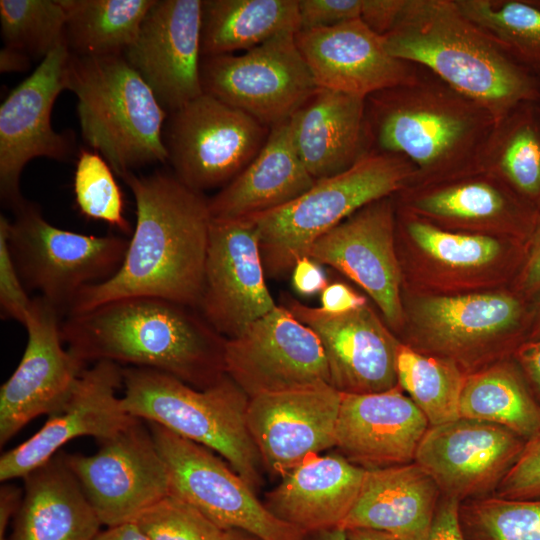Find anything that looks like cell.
<instances>
[{"label": "cell", "instance_id": "1", "mask_svg": "<svg viewBox=\"0 0 540 540\" xmlns=\"http://www.w3.org/2000/svg\"><path fill=\"white\" fill-rule=\"evenodd\" d=\"M136 201L124 260L109 279L86 286L67 316L131 297H157L198 309L212 216L209 199L175 175L121 176Z\"/></svg>", "mask_w": 540, "mask_h": 540}, {"label": "cell", "instance_id": "2", "mask_svg": "<svg viewBox=\"0 0 540 540\" xmlns=\"http://www.w3.org/2000/svg\"><path fill=\"white\" fill-rule=\"evenodd\" d=\"M63 341L77 357L157 370L204 389L225 373L226 338L195 308L157 297H131L67 316Z\"/></svg>", "mask_w": 540, "mask_h": 540}, {"label": "cell", "instance_id": "3", "mask_svg": "<svg viewBox=\"0 0 540 540\" xmlns=\"http://www.w3.org/2000/svg\"><path fill=\"white\" fill-rule=\"evenodd\" d=\"M382 37L392 56L428 67L495 124L534 96L530 78L454 1L403 0L394 25Z\"/></svg>", "mask_w": 540, "mask_h": 540}, {"label": "cell", "instance_id": "4", "mask_svg": "<svg viewBox=\"0 0 540 540\" xmlns=\"http://www.w3.org/2000/svg\"><path fill=\"white\" fill-rule=\"evenodd\" d=\"M71 53V52H70ZM67 89L77 97L84 141L118 176L168 161V113L123 54L70 55Z\"/></svg>", "mask_w": 540, "mask_h": 540}, {"label": "cell", "instance_id": "5", "mask_svg": "<svg viewBox=\"0 0 540 540\" xmlns=\"http://www.w3.org/2000/svg\"><path fill=\"white\" fill-rule=\"evenodd\" d=\"M121 402L133 417L159 424L220 455L256 491L264 464L247 424L249 397L228 376L204 389L169 374L123 367Z\"/></svg>", "mask_w": 540, "mask_h": 540}, {"label": "cell", "instance_id": "6", "mask_svg": "<svg viewBox=\"0 0 540 540\" xmlns=\"http://www.w3.org/2000/svg\"><path fill=\"white\" fill-rule=\"evenodd\" d=\"M411 174L402 156L371 152L348 170L316 181L289 204L246 218L256 226L266 276L290 272L315 240L364 206L389 197Z\"/></svg>", "mask_w": 540, "mask_h": 540}, {"label": "cell", "instance_id": "7", "mask_svg": "<svg viewBox=\"0 0 540 540\" xmlns=\"http://www.w3.org/2000/svg\"><path fill=\"white\" fill-rule=\"evenodd\" d=\"M464 96L413 90V83L366 98L372 142L382 153L408 157L423 170L442 167L474 148L490 115Z\"/></svg>", "mask_w": 540, "mask_h": 540}, {"label": "cell", "instance_id": "8", "mask_svg": "<svg viewBox=\"0 0 540 540\" xmlns=\"http://www.w3.org/2000/svg\"><path fill=\"white\" fill-rule=\"evenodd\" d=\"M129 240L115 234L86 235L47 222L26 202L8 225V246L27 290L67 314L78 293L103 282L120 268Z\"/></svg>", "mask_w": 540, "mask_h": 540}, {"label": "cell", "instance_id": "9", "mask_svg": "<svg viewBox=\"0 0 540 540\" xmlns=\"http://www.w3.org/2000/svg\"><path fill=\"white\" fill-rule=\"evenodd\" d=\"M269 132L249 114L203 93L168 115L164 143L175 177L203 193L239 175Z\"/></svg>", "mask_w": 540, "mask_h": 540}, {"label": "cell", "instance_id": "10", "mask_svg": "<svg viewBox=\"0 0 540 540\" xmlns=\"http://www.w3.org/2000/svg\"><path fill=\"white\" fill-rule=\"evenodd\" d=\"M146 423L166 465L170 494L224 530L239 529L260 540H305L306 532L273 515L212 450L159 424Z\"/></svg>", "mask_w": 540, "mask_h": 540}, {"label": "cell", "instance_id": "11", "mask_svg": "<svg viewBox=\"0 0 540 540\" xmlns=\"http://www.w3.org/2000/svg\"><path fill=\"white\" fill-rule=\"evenodd\" d=\"M278 35L242 54L202 57L203 93L271 129L290 119L319 88L297 46Z\"/></svg>", "mask_w": 540, "mask_h": 540}, {"label": "cell", "instance_id": "12", "mask_svg": "<svg viewBox=\"0 0 540 540\" xmlns=\"http://www.w3.org/2000/svg\"><path fill=\"white\" fill-rule=\"evenodd\" d=\"M65 459L106 527L133 522L170 494L166 465L143 420L100 442L96 453H65Z\"/></svg>", "mask_w": 540, "mask_h": 540}, {"label": "cell", "instance_id": "13", "mask_svg": "<svg viewBox=\"0 0 540 540\" xmlns=\"http://www.w3.org/2000/svg\"><path fill=\"white\" fill-rule=\"evenodd\" d=\"M225 373L251 398L330 384L327 360L318 336L282 305L226 339Z\"/></svg>", "mask_w": 540, "mask_h": 540}, {"label": "cell", "instance_id": "14", "mask_svg": "<svg viewBox=\"0 0 540 540\" xmlns=\"http://www.w3.org/2000/svg\"><path fill=\"white\" fill-rule=\"evenodd\" d=\"M70 51L56 47L33 73L17 85L0 106V195L14 211L27 201L20 192V176L33 158L66 160L70 139L51 124L54 102L67 89Z\"/></svg>", "mask_w": 540, "mask_h": 540}, {"label": "cell", "instance_id": "15", "mask_svg": "<svg viewBox=\"0 0 540 540\" xmlns=\"http://www.w3.org/2000/svg\"><path fill=\"white\" fill-rule=\"evenodd\" d=\"M60 315L41 296L32 299L23 356L0 388L1 446L33 419L58 411L86 369L87 363L62 345Z\"/></svg>", "mask_w": 540, "mask_h": 540}, {"label": "cell", "instance_id": "16", "mask_svg": "<svg viewBox=\"0 0 540 540\" xmlns=\"http://www.w3.org/2000/svg\"><path fill=\"white\" fill-rule=\"evenodd\" d=\"M265 277L254 223L212 219L198 309L224 338L239 336L277 307Z\"/></svg>", "mask_w": 540, "mask_h": 540}, {"label": "cell", "instance_id": "17", "mask_svg": "<svg viewBox=\"0 0 540 540\" xmlns=\"http://www.w3.org/2000/svg\"><path fill=\"white\" fill-rule=\"evenodd\" d=\"M122 371L120 364L105 360L86 368L64 405L31 437L1 455L0 481L23 479L73 439L90 436L102 442L133 424L138 418L124 409L117 395Z\"/></svg>", "mask_w": 540, "mask_h": 540}, {"label": "cell", "instance_id": "18", "mask_svg": "<svg viewBox=\"0 0 540 540\" xmlns=\"http://www.w3.org/2000/svg\"><path fill=\"white\" fill-rule=\"evenodd\" d=\"M201 0H155L123 53L168 115L203 94Z\"/></svg>", "mask_w": 540, "mask_h": 540}, {"label": "cell", "instance_id": "19", "mask_svg": "<svg viewBox=\"0 0 540 540\" xmlns=\"http://www.w3.org/2000/svg\"><path fill=\"white\" fill-rule=\"evenodd\" d=\"M341 392L326 382L249 398L247 424L264 468L284 476L335 447Z\"/></svg>", "mask_w": 540, "mask_h": 540}, {"label": "cell", "instance_id": "20", "mask_svg": "<svg viewBox=\"0 0 540 540\" xmlns=\"http://www.w3.org/2000/svg\"><path fill=\"white\" fill-rule=\"evenodd\" d=\"M388 197L374 201L320 236L305 255L362 287L393 328L403 322L401 271Z\"/></svg>", "mask_w": 540, "mask_h": 540}, {"label": "cell", "instance_id": "21", "mask_svg": "<svg viewBox=\"0 0 540 540\" xmlns=\"http://www.w3.org/2000/svg\"><path fill=\"white\" fill-rule=\"evenodd\" d=\"M525 443L503 426L460 417L429 426L414 462L435 480L445 496L461 501L496 489Z\"/></svg>", "mask_w": 540, "mask_h": 540}, {"label": "cell", "instance_id": "22", "mask_svg": "<svg viewBox=\"0 0 540 540\" xmlns=\"http://www.w3.org/2000/svg\"><path fill=\"white\" fill-rule=\"evenodd\" d=\"M281 305L318 336L330 385L336 390L368 394L398 387L396 358L400 343L368 306L329 314L289 295L283 296Z\"/></svg>", "mask_w": 540, "mask_h": 540}, {"label": "cell", "instance_id": "23", "mask_svg": "<svg viewBox=\"0 0 540 540\" xmlns=\"http://www.w3.org/2000/svg\"><path fill=\"white\" fill-rule=\"evenodd\" d=\"M297 46L319 88L366 99L413 83L407 62L392 56L384 38L360 18L295 34Z\"/></svg>", "mask_w": 540, "mask_h": 540}, {"label": "cell", "instance_id": "24", "mask_svg": "<svg viewBox=\"0 0 540 540\" xmlns=\"http://www.w3.org/2000/svg\"><path fill=\"white\" fill-rule=\"evenodd\" d=\"M429 423L399 386L379 393H341L335 447L364 469L414 462Z\"/></svg>", "mask_w": 540, "mask_h": 540}, {"label": "cell", "instance_id": "25", "mask_svg": "<svg viewBox=\"0 0 540 540\" xmlns=\"http://www.w3.org/2000/svg\"><path fill=\"white\" fill-rule=\"evenodd\" d=\"M290 126L298 156L315 181L340 174L371 153L364 98L318 88Z\"/></svg>", "mask_w": 540, "mask_h": 540}, {"label": "cell", "instance_id": "26", "mask_svg": "<svg viewBox=\"0 0 540 540\" xmlns=\"http://www.w3.org/2000/svg\"><path fill=\"white\" fill-rule=\"evenodd\" d=\"M365 473L341 454L314 455L285 474L264 505L306 533L339 527L357 500Z\"/></svg>", "mask_w": 540, "mask_h": 540}, {"label": "cell", "instance_id": "27", "mask_svg": "<svg viewBox=\"0 0 540 540\" xmlns=\"http://www.w3.org/2000/svg\"><path fill=\"white\" fill-rule=\"evenodd\" d=\"M440 492L435 480L416 462L366 469L357 500L339 528H366L399 540H424Z\"/></svg>", "mask_w": 540, "mask_h": 540}, {"label": "cell", "instance_id": "28", "mask_svg": "<svg viewBox=\"0 0 540 540\" xmlns=\"http://www.w3.org/2000/svg\"><path fill=\"white\" fill-rule=\"evenodd\" d=\"M296 151L290 119L272 127L262 149L209 199L213 220H239L278 209L315 184Z\"/></svg>", "mask_w": 540, "mask_h": 540}, {"label": "cell", "instance_id": "29", "mask_svg": "<svg viewBox=\"0 0 540 540\" xmlns=\"http://www.w3.org/2000/svg\"><path fill=\"white\" fill-rule=\"evenodd\" d=\"M23 480L22 504L7 540H93L101 531L62 450Z\"/></svg>", "mask_w": 540, "mask_h": 540}, {"label": "cell", "instance_id": "30", "mask_svg": "<svg viewBox=\"0 0 540 540\" xmlns=\"http://www.w3.org/2000/svg\"><path fill=\"white\" fill-rule=\"evenodd\" d=\"M522 315L520 300L504 293L428 297L415 308L416 322L428 340L451 352L513 329Z\"/></svg>", "mask_w": 540, "mask_h": 540}, {"label": "cell", "instance_id": "31", "mask_svg": "<svg viewBox=\"0 0 540 540\" xmlns=\"http://www.w3.org/2000/svg\"><path fill=\"white\" fill-rule=\"evenodd\" d=\"M299 30L298 0H203L201 56L247 51Z\"/></svg>", "mask_w": 540, "mask_h": 540}, {"label": "cell", "instance_id": "32", "mask_svg": "<svg viewBox=\"0 0 540 540\" xmlns=\"http://www.w3.org/2000/svg\"><path fill=\"white\" fill-rule=\"evenodd\" d=\"M460 417L503 426L528 440L540 431V403L522 371L499 363L465 377Z\"/></svg>", "mask_w": 540, "mask_h": 540}, {"label": "cell", "instance_id": "33", "mask_svg": "<svg viewBox=\"0 0 540 540\" xmlns=\"http://www.w3.org/2000/svg\"><path fill=\"white\" fill-rule=\"evenodd\" d=\"M65 43L72 54H123L136 40L155 0H60Z\"/></svg>", "mask_w": 540, "mask_h": 540}, {"label": "cell", "instance_id": "34", "mask_svg": "<svg viewBox=\"0 0 540 540\" xmlns=\"http://www.w3.org/2000/svg\"><path fill=\"white\" fill-rule=\"evenodd\" d=\"M398 386L437 426L460 418L459 405L465 377L448 359L425 356L401 344L396 358Z\"/></svg>", "mask_w": 540, "mask_h": 540}, {"label": "cell", "instance_id": "35", "mask_svg": "<svg viewBox=\"0 0 540 540\" xmlns=\"http://www.w3.org/2000/svg\"><path fill=\"white\" fill-rule=\"evenodd\" d=\"M5 46L42 60L65 44L66 12L60 0H1Z\"/></svg>", "mask_w": 540, "mask_h": 540}, {"label": "cell", "instance_id": "36", "mask_svg": "<svg viewBox=\"0 0 540 540\" xmlns=\"http://www.w3.org/2000/svg\"><path fill=\"white\" fill-rule=\"evenodd\" d=\"M460 12L496 43L540 57V8L522 1L456 0Z\"/></svg>", "mask_w": 540, "mask_h": 540}, {"label": "cell", "instance_id": "37", "mask_svg": "<svg viewBox=\"0 0 540 540\" xmlns=\"http://www.w3.org/2000/svg\"><path fill=\"white\" fill-rule=\"evenodd\" d=\"M464 519L477 540H540V499H476Z\"/></svg>", "mask_w": 540, "mask_h": 540}, {"label": "cell", "instance_id": "38", "mask_svg": "<svg viewBox=\"0 0 540 540\" xmlns=\"http://www.w3.org/2000/svg\"><path fill=\"white\" fill-rule=\"evenodd\" d=\"M75 201L87 218L106 222L124 234H132L124 216L122 192L113 170L97 152L81 149L74 176Z\"/></svg>", "mask_w": 540, "mask_h": 540}, {"label": "cell", "instance_id": "39", "mask_svg": "<svg viewBox=\"0 0 540 540\" xmlns=\"http://www.w3.org/2000/svg\"><path fill=\"white\" fill-rule=\"evenodd\" d=\"M148 540H221L225 530L197 508L168 494L133 521Z\"/></svg>", "mask_w": 540, "mask_h": 540}, {"label": "cell", "instance_id": "40", "mask_svg": "<svg viewBox=\"0 0 540 540\" xmlns=\"http://www.w3.org/2000/svg\"><path fill=\"white\" fill-rule=\"evenodd\" d=\"M407 232L428 256L454 268L487 265L501 252L500 243L490 236L452 233L420 221L409 222Z\"/></svg>", "mask_w": 540, "mask_h": 540}, {"label": "cell", "instance_id": "41", "mask_svg": "<svg viewBox=\"0 0 540 540\" xmlns=\"http://www.w3.org/2000/svg\"><path fill=\"white\" fill-rule=\"evenodd\" d=\"M416 207L437 217L485 220L504 214L507 201L491 184L470 181L427 194L417 200Z\"/></svg>", "mask_w": 540, "mask_h": 540}, {"label": "cell", "instance_id": "42", "mask_svg": "<svg viewBox=\"0 0 540 540\" xmlns=\"http://www.w3.org/2000/svg\"><path fill=\"white\" fill-rule=\"evenodd\" d=\"M497 157L501 172L517 190L540 197V131L530 117H522L509 128Z\"/></svg>", "mask_w": 540, "mask_h": 540}, {"label": "cell", "instance_id": "43", "mask_svg": "<svg viewBox=\"0 0 540 540\" xmlns=\"http://www.w3.org/2000/svg\"><path fill=\"white\" fill-rule=\"evenodd\" d=\"M9 219L0 216V309L3 319L24 325L32 299L29 298L8 246Z\"/></svg>", "mask_w": 540, "mask_h": 540}, {"label": "cell", "instance_id": "44", "mask_svg": "<svg viewBox=\"0 0 540 540\" xmlns=\"http://www.w3.org/2000/svg\"><path fill=\"white\" fill-rule=\"evenodd\" d=\"M496 489V496L505 499H540V431L526 441L517 461Z\"/></svg>", "mask_w": 540, "mask_h": 540}, {"label": "cell", "instance_id": "45", "mask_svg": "<svg viewBox=\"0 0 540 540\" xmlns=\"http://www.w3.org/2000/svg\"><path fill=\"white\" fill-rule=\"evenodd\" d=\"M362 0H298L300 30L328 28L360 18Z\"/></svg>", "mask_w": 540, "mask_h": 540}, {"label": "cell", "instance_id": "46", "mask_svg": "<svg viewBox=\"0 0 540 540\" xmlns=\"http://www.w3.org/2000/svg\"><path fill=\"white\" fill-rule=\"evenodd\" d=\"M460 510L458 498L445 496L438 503L432 525L424 540H466Z\"/></svg>", "mask_w": 540, "mask_h": 540}, {"label": "cell", "instance_id": "47", "mask_svg": "<svg viewBox=\"0 0 540 540\" xmlns=\"http://www.w3.org/2000/svg\"><path fill=\"white\" fill-rule=\"evenodd\" d=\"M403 0H362L360 19L380 36L387 34L395 23Z\"/></svg>", "mask_w": 540, "mask_h": 540}, {"label": "cell", "instance_id": "48", "mask_svg": "<svg viewBox=\"0 0 540 540\" xmlns=\"http://www.w3.org/2000/svg\"><path fill=\"white\" fill-rule=\"evenodd\" d=\"M320 302L319 308L329 314H344L366 306V298L342 282L328 284Z\"/></svg>", "mask_w": 540, "mask_h": 540}, {"label": "cell", "instance_id": "49", "mask_svg": "<svg viewBox=\"0 0 540 540\" xmlns=\"http://www.w3.org/2000/svg\"><path fill=\"white\" fill-rule=\"evenodd\" d=\"M328 284L321 264L307 256L298 259L292 268V285L301 295L321 293Z\"/></svg>", "mask_w": 540, "mask_h": 540}, {"label": "cell", "instance_id": "50", "mask_svg": "<svg viewBox=\"0 0 540 540\" xmlns=\"http://www.w3.org/2000/svg\"><path fill=\"white\" fill-rule=\"evenodd\" d=\"M521 290L527 295L540 291V214L535 220L529 247L519 275Z\"/></svg>", "mask_w": 540, "mask_h": 540}, {"label": "cell", "instance_id": "51", "mask_svg": "<svg viewBox=\"0 0 540 540\" xmlns=\"http://www.w3.org/2000/svg\"><path fill=\"white\" fill-rule=\"evenodd\" d=\"M515 356L528 385L540 403V338L521 344Z\"/></svg>", "mask_w": 540, "mask_h": 540}, {"label": "cell", "instance_id": "52", "mask_svg": "<svg viewBox=\"0 0 540 540\" xmlns=\"http://www.w3.org/2000/svg\"><path fill=\"white\" fill-rule=\"evenodd\" d=\"M24 496V489L12 484L0 488V540H7L6 531L10 520L18 513Z\"/></svg>", "mask_w": 540, "mask_h": 540}, {"label": "cell", "instance_id": "53", "mask_svg": "<svg viewBox=\"0 0 540 540\" xmlns=\"http://www.w3.org/2000/svg\"><path fill=\"white\" fill-rule=\"evenodd\" d=\"M93 540H148L134 522L107 527Z\"/></svg>", "mask_w": 540, "mask_h": 540}, {"label": "cell", "instance_id": "54", "mask_svg": "<svg viewBox=\"0 0 540 540\" xmlns=\"http://www.w3.org/2000/svg\"><path fill=\"white\" fill-rule=\"evenodd\" d=\"M31 58L16 49L5 46L0 52V71L22 72L30 67Z\"/></svg>", "mask_w": 540, "mask_h": 540}, {"label": "cell", "instance_id": "55", "mask_svg": "<svg viewBox=\"0 0 540 540\" xmlns=\"http://www.w3.org/2000/svg\"><path fill=\"white\" fill-rule=\"evenodd\" d=\"M345 531L348 540H399L393 535L373 529L352 528Z\"/></svg>", "mask_w": 540, "mask_h": 540}, {"label": "cell", "instance_id": "56", "mask_svg": "<svg viewBox=\"0 0 540 540\" xmlns=\"http://www.w3.org/2000/svg\"><path fill=\"white\" fill-rule=\"evenodd\" d=\"M313 540H348L346 531L339 527L329 528L315 532Z\"/></svg>", "mask_w": 540, "mask_h": 540}, {"label": "cell", "instance_id": "57", "mask_svg": "<svg viewBox=\"0 0 540 540\" xmlns=\"http://www.w3.org/2000/svg\"><path fill=\"white\" fill-rule=\"evenodd\" d=\"M221 540H260V539L239 529H226Z\"/></svg>", "mask_w": 540, "mask_h": 540}, {"label": "cell", "instance_id": "58", "mask_svg": "<svg viewBox=\"0 0 540 540\" xmlns=\"http://www.w3.org/2000/svg\"><path fill=\"white\" fill-rule=\"evenodd\" d=\"M538 338H540V304L537 307L530 332V340H535Z\"/></svg>", "mask_w": 540, "mask_h": 540}]
</instances>
